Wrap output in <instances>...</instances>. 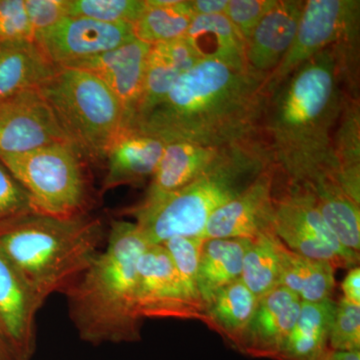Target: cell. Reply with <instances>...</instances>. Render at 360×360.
<instances>
[{
  "label": "cell",
  "mask_w": 360,
  "mask_h": 360,
  "mask_svg": "<svg viewBox=\"0 0 360 360\" xmlns=\"http://www.w3.org/2000/svg\"><path fill=\"white\" fill-rule=\"evenodd\" d=\"M269 97L267 75L219 59H201L132 125L167 142L227 148L255 139Z\"/></svg>",
  "instance_id": "6da1fadb"
},
{
  "label": "cell",
  "mask_w": 360,
  "mask_h": 360,
  "mask_svg": "<svg viewBox=\"0 0 360 360\" xmlns=\"http://www.w3.org/2000/svg\"><path fill=\"white\" fill-rule=\"evenodd\" d=\"M345 96L333 46L303 63L269 94L262 127L272 162L285 180L303 187L328 177L338 181L333 134Z\"/></svg>",
  "instance_id": "7a4b0ae2"
},
{
  "label": "cell",
  "mask_w": 360,
  "mask_h": 360,
  "mask_svg": "<svg viewBox=\"0 0 360 360\" xmlns=\"http://www.w3.org/2000/svg\"><path fill=\"white\" fill-rule=\"evenodd\" d=\"M148 245L134 222L111 221L106 248L65 293L80 340L94 345L141 340L137 265Z\"/></svg>",
  "instance_id": "3957f363"
},
{
  "label": "cell",
  "mask_w": 360,
  "mask_h": 360,
  "mask_svg": "<svg viewBox=\"0 0 360 360\" xmlns=\"http://www.w3.org/2000/svg\"><path fill=\"white\" fill-rule=\"evenodd\" d=\"M274 165L267 146L257 139L224 148L195 180L160 200L125 212L135 219L149 245L174 238H201L208 219Z\"/></svg>",
  "instance_id": "277c9868"
},
{
  "label": "cell",
  "mask_w": 360,
  "mask_h": 360,
  "mask_svg": "<svg viewBox=\"0 0 360 360\" xmlns=\"http://www.w3.org/2000/svg\"><path fill=\"white\" fill-rule=\"evenodd\" d=\"M103 238V222L89 213L58 217L37 212L0 231V248L46 302L77 283Z\"/></svg>",
  "instance_id": "5b68a950"
},
{
  "label": "cell",
  "mask_w": 360,
  "mask_h": 360,
  "mask_svg": "<svg viewBox=\"0 0 360 360\" xmlns=\"http://www.w3.org/2000/svg\"><path fill=\"white\" fill-rule=\"evenodd\" d=\"M39 90L82 158L104 161L124 127L122 104L110 87L89 71L58 68Z\"/></svg>",
  "instance_id": "8992f818"
},
{
  "label": "cell",
  "mask_w": 360,
  "mask_h": 360,
  "mask_svg": "<svg viewBox=\"0 0 360 360\" xmlns=\"http://www.w3.org/2000/svg\"><path fill=\"white\" fill-rule=\"evenodd\" d=\"M0 160L30 193L40 212L58 217L87 213L84 158L70 142L21 155H0Z\"/></svg>",
  "instance_id": "52a82bcc"
},
{
  "label": "cell",
  "mask_w": 360,
  "mask_h": 360,
  "mask_svg": "<svg viewBox=\"0 0 360 360\" xmlns=\"http://www.w3.org/2000/svg\"><path fill=\"white\" fill-rule=\"evenodd\" d=\"M359 0H309L290 49L267 77L269 94L291 73L328 47L352 63L359 60Z\"/></svg>",
  "instance_id": "ba28073f"
},
{
  "label": "cell",
  "mask_w": 360,
  "mask_h": 360,
  "mask_svg": "<svg viewBox=\"0 0 360 360\" xmlns=\"http://www.w3.org/2000/svg\"><path fill=\"white\" fill-rule=\"evenodd\" d=\"M285 181L278 193L274 187L272 229L279 240L298 255L328 262L335 269L359 266V253L338 240L322 217L314 194Z\"/></svg>",
  "instance_id": "9c48e42d"
},
{
  "label": "cell",
  "mask_w": 360,
  "mask_h": 360,
  "mask_svg": "<svg viewBox=\"0 0 360 360\" xmlns=\"http://www.w3.org/2000/svg\"><path fill=\"white\" fill-rule=\"evenodd\" d=\"M137 304L142 319L200 321L205 309L188 295L162 245H148L137 265Z\"/></svg>",
  "instance_id": "30bf717a"
},
{
  "label": "cell",
  "mask_w": 360,
  "mask_h": 360,
  "mask_svg": "<svg viewBox=\"0 0 360 360\" xmlns=\"http://www.w3.org/2000/svg\"><path fill=\"white\" fill-rule=\"evenodd\" d=\"M70 142L39 89L0 101V155Z\"/></svg>",
  "instance_id": "8fae6325"
},
{
  "label": "cell",
  "mask_w": 360,
  "mask_h": 360,
  "mask_svg": "<svg viewBox=\"0 0 360 360\" xmlns=\"http://www.w3.org/2000/svg\"><path fill=\"white\" fill-rule=\"evenodd\" d=\"M134 39V26L129 23L111 25L77 16H65L34 34V41L58 68L110 51Z\"/></svg>",
  "instance_id": "7c38bea8"
},
{
  "label": "cell",
  "mask_w": 360,
  "mask_h": 360,
  "mask_svg": "<svg viewBox=\"0 0 360 360\" xmlns=\"http://www.w3.org/2000/svg\"><path fill=\"white\" fill-rule=\"evenodd\" d=\"M276 168L264 170L245 191L225 203L208 219L203 239L257 238L274 231V187Z\"/></svg>",
  "instance_id": "4fadbf2b"
},
{
  "label": "cell",
  "mask_w": 360,
  "mask_h": 360,
  "mask_svg": "<svg viewBox=\"0 0 360 360\" xmlns=\"http://www.w3.org/2000/svg\"><path fill=\"white\" fill-rule=\"evenodd\" d=\"M45 300L0 248V328L22 360L37 348V315Z\"/></svg>",
  "instance_id": "5bb4252c"
},
{
  "label": "cell",
  "mask_w": 360,
  "mask_h": 360,
  "mask_svg": "<svg viewBox=\"0 0 360 360\" xmlns=\"http://www.w3.org/2000/svg\"><path fill=\"white\" fill-rule=\"evenodd\" d=\"M150 49V44L134 39L110 51L60 68L89 71L101 78L122 104L124 127H129L136 117Z\"/></svg>",
  "instance_id": "9a60e30c"
},
{
  "label": "cell",
  "mask_w": 360,
  "mask_h": 360,
  "mask_svg": "<svg viewBox=\"0 0 360 360\" xmlns=\"http://www.w3.org/2000/svg\"><path fill=\"white\" fill-rule=\"evenodd\" d=\"M300 309L302 300L283 286L258 298L238 352L255 359L276 360L295 326Z\"/></svg>",
  "instance_id": "2e32d148"
},
{
  "label": "cell",
  "mask_w": 360,
  "mask_h": 360,
  "mask_svg": "<svg viewBox=\"0 0 360 360\" xmlns=\"http://www.w3.org/2000/svg\"><path fill=\"white\" fill-rule=\"evenodd\" d=\"M167 141L134 125L122 127L105 155L106 174L101 191L139 186L153 177Z\"/></svg>",
  "instance_id": "e0dca14e"
},
{
  "label": "cell",
  "mask_w": 360,
  "mask_h": 360,
  "mask_svg": "<svg viewBox=\"0 0 360 360\" xmlns=\"http://www.w3.org/2000/svg\"><path fill=\"white\" fill-rule=\"evenodd\" d=\"M303 6L300 0H277L245 40L248 68L267 77L276 70L295 40Z\"/></svg>",
  "instance_id": "ac0fdd59"
},
{
  "label": "cell",
  "mask_w": 360,
  "mask_h": 360,
  "mask_svg": "<svg viewBox=\"0 0 360 360\" xmlns=\"http://www.w3.org/2000/svg\"><path fill=\"white\" fill-rule=\"evenodd\" d=\"M221 149L191 141H167L142 202L160 200L188 186L212 165Z\"/></svg>",
  "instance_id": "d6986e66"
},
{
  "label": "cell",
  "mask_w": 360,
  "mask_h": 360,
  "mask_svg": "<svg viewBox=\"0 0 360 360\" xmlns=\"http://www.w3.org/2000/svg\"><path fill=\"white\" fill-rule=\"evenodd\" d=\"M58 70L34 40L0 44V101L39 89Z\"/></svg>",
  "instance_id": "ffe728a7"
},
{
  "label": "cell",
  "mask_w": 360,
  "mask_h": 360,
  "mask_svg": "<svg viewBox=\"0 0 360 360\" xmlns=\"http://www.w3.org/2000/svg\"><path fill=\"white\" fill-rule=\"evenodd\" d=\"M251 239H205L198 270V286L203 307L219 291L239 281L243 257Z\"/></svg>",
  "instance_id": "44dd1931"
},
{
  "label": "cell",
  "mask_w": 360,
  "mask_h": 360,
  "mask_svg": "<svg viewBox=\"0 0 360 360\" xmlns=\"http://www.w3.org/2000/svg\"><path fill=\"white\" fill-rule=\"evenodd\" d=\"M335 309L333 298L317 303L302 302L295 326L276 360L323 359L330 349L329 330Z\"/></svg>",
  "instance_id": "7402d4cb"
},
{
  "label": "cell",
  "mask_w": 360,
  "mask_h": 360,
  "mask_svg": "<svg viewBox=\"0 0 360 360\" xmlns=\"http://www.w3.org/2000/svg\"><path fill=\"white\" fill-rule=\"evenodd\" d=\"M257 302V296L239 279L215 295L205 307L201 321L238 350Z\"/></svg>",
  "instance_id": "603a6c76"
},
{
  "label": "cell",
  "mask_w": 360,
  "mask_h": 360,
  "mask_svg": "<svg viewBox=\"0 0 360 360\" xmlns=\"http://www.w3.org/2000/svg\"><path fill=\"white\" fill-rule=\"evenodd\" d=\"M281 286L298 296L302 302L331 300L335 288V269L322 260L303 257L281 241Z\"/></svg>",
  "instance_id": "cb8c5ba5"
},
{
  "label": "cell",
  "mask_w": 360,
  "mask_h": 360,
  "mask_svg": "<svg viewBox=\"0 0 360 360\" xmlns=\"http://www.w3.org/2000/svg\"><path fill=\"white\" fill-rule=\"evenodd\" d=\"M333 149L336 179L345 193L360 205L359 97L347 92L333 134Z\"/></svg>",
  "instance_id": "d4e9b609"
},
{
  "label": "cell",
  "mask_w": 360,
  "mask_h": 360,
  "mask_svg": "<svg viewBox=\"0 0 360 360\" xmlns=\"http://www.w3.org/2000/svg\"><path fill=\"white\" fill-rule=\"evenodd\" d=\"M186 37L200 59H219L236 66L245 63V40L224 14L193 16Z\"/></svg>",
  "instance_id": "484cf974"
},
{
  "label": "cell",
  "mask_w": 360,
  "mask_h": 360,
  "mask_svg": "<svg viewBox=\"0 0 360 360\" xmlns=\"http://www.w3.org/2000/svg\"><path fill=\"white\" fill-rule=\"evenodd\" d=\"M314 194L322 217L348 250H360V205L355 202L333 179H326L307 188Z\"/></svg>",
  "instance_id": "4316f807"
},
{
  "label": "cell",
  "mask_w": 360,
  "mask_h": 360,
  "mask_svg": "<svg viewBox=\"0 0 360 360\" xmlns=\"http://www.w3.org/2000/svg\"><path fill=\"white\" fill-rule=\"evenodd\" d=\"M188 0H146L132 26L135 39L150 45L184 39L193 18Z\"/></svg>",
  "instance_id": "83f0119b"
},
{
  "label": "cell",
  "mask_w": 360,
  "mask_h": 360,
  "mask_svg": "<svg viewBox=\"0 0 360 360\" xmlns=\"http://www.w3.org/2000/svg\"><path fill=\"white\" fill-rule=\"evenodd\" d=\"M281 240L274 231L251 239L243 257L240 281L257 298L281 286Z\"/></svg>",
  "instance_id": "f1b7e54d"
},
{
  "label": "cell",
  "mask_w": 360,
  "mask_h": 360,
  "mask_svg": "<svg viewBox=\"0 0 360 360\" xmlns=\"http://www.w3.org/2000/svg\"><path fill=\"white\" fill-rule=\"evenodd\" d=\"M182 73L156 49L155 45H151L141 96L134 123L148 115L167 97Z\"/></svg>",
  "instance_id": "f546056e"
},
{
  "label": "cell",
  "mask_w": 360,
  "mask_h": 360,
  "mask_svg": "<svg viewBox=\"0 0 360 360\" xmlns=\"http://www.w3.org/2000/svg\"><path fill=\"white\" fill-rule=\"evenodd\" d=\"M146 7V0H68V16L111 25H134Z\"/></svg>",
  "instance_id": "4dcf8cb0"
},
{
  "label": "cell",
  "mask_w": 360,
  "mask_h": 360,
  "mask_svg": "<svg viewBox=\"0 0 360 360\" xmlns=\"http://www.w3.org/2000/svg\"><path fill=\"white\" fill-rule=\"evenodd\" d=\"M203 241L205 239L202 238L179 236L161 243L172 258L187 293L201 307H203V304L198 292V270Z\"/></svg>",
  "instance_id": "1f68e13d"
},
{
  "label": "cell",
  "mask_w": 360,
  "mask_h": 360,
  "mask_svg": "<svg viewBox=\"0 0 360 360\" xmlns=\"http://www.w3.org/2000/svg\"><path fill=\"white\" fill-rule=\"evenodd\" d=\"M40 212L32 196L0 160V231L26 215Z\"/></svg>",
  "instance_id": "d6a6232c"
},
{
  "label": "cell",
  "mask_w": 360,
  "mask_h": 360,
  "mask_svg": "<svg viewBox=\"0 0 360 360\" xmlns=\"http://www.w3.org/2000/svg\"><path fill=\"white\" fill-rule=\"evenodd\" d=\"M328 345L333 350H360V304L347 302L342 297L340 302H336Z\"/></svg>",
  "instance_id": "836d02e7"
},
{
  "label": "cell",
  "mask_w": 360,
  "mask_h": 360,
  "mask_svg": "<svg viewBox=\"0 0 360 360\" xmlns=\"http://www.w3.org/2000/svg\"><path fill=\"white\" fill-rule=\"evenodd\" d=\"M34 40L25 0H0V44Z\"/></svg>",
  "instance_id": "e575fe53"
},
{
  "label": "cell",
  "mask_w": 360,
  "mask_h": 360,
  "mask_svg": "<svg viewBox=\"0 0 360 360\" xmlns=\"http://www.w3.org/2000/svg\"><path fill=\"white\" fill-rule=\"evenodd\" d=\"M276 2L277 0H229L224 15L246 40Z\"/></svg>",
  "instance_id": "d590c367"
},
{
  "label": "cell",
  "mask_w": 360,
  "mask_h": 360,
  "mask_svg": "<svg viewBox=\"0 0 360 360\" xmlns=\"http://www.w3.org/2000/svg\"><path fill=\"white\" fill-rule=\"evenodd\" d=\"M68 0H25V9L34 34L68 16Z\"/></svg>",
  "instance_id": "8d00e7d4"
},
{
  "label": "cell",
  "mask_w": 360,
  "mask_h": 360,
  "mask_svg": "<svg viewBox=\"0 0 360 360\" xmlns=\"http://www.w3.org/2000/svg\"><path fill=\"white\" fill-rule=\"evenodd\" d=\"M156 49L179 68L181 72L191 70L198 61L201 60L191 44L184 39L172 40L165 44H155Z\"/></svg>",
  "instance_id": "74e56055"
},
{
  "label": "cell",
  "mask_w": 360,
  "mask_h": 360,
  "mask_svg": "<svg viewBox=\"0 0 360 360\" xmlns=\"http://www.w3.org/2000/svg\"><path fill=\"white\" fill-rule=\"evenodd\" d=\"M341 290L343 293V300L355 303V304H360L359 266H355L354 269H349L347 276L341 283Z\"/></svg>",
  "instance_id": "f35d334b"
},
{
  "label": "cell",
  "mask_w": 360,
  "mask_h": 360,
  "mask_svg": "<svg viewBox=\"0 0 360 360\" xmlns=\"http://www.w3.org/2000/svg\"><path fill=\"white\" fill-rule=\"evenodd\" d=\"M229 0H188L193 15H217L224 14Z\"/></svg>",
  "instance_id": "ab89813d"
},
{
  "label": "cell",
  "mask_w": 360,
  "mask_h": 360,
  "mask_svg": "<svg viewBox=\"0 0 360 360\" xmlns=\"http://www.w3.org/2000/svg\"><path fill=\"white\" fill-rule=\"evenodd\" d=\"M0 360H22L1 328H0Z\"/></svg>",
  "instance_id": "60d3db41"
},
{
  "label": "cell",
  "mask_w": 360,
  "mask_h": 360,
  "mask_svg": "<svg viewBox=\"0 0 360 360\" xmlns=\"http://www.w3.org/2000/svg\"><path fill=\"white\" fill-rule=\"evenodd\" d=\"M322 360H360V350L343 352V350L329 349Z\"/></svg>",
  "instance_id": "b9f144b4"
}]
</instances>
